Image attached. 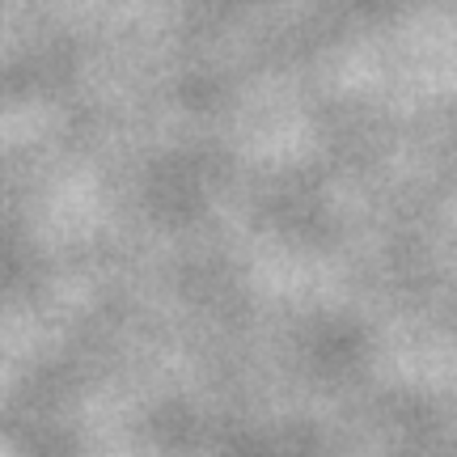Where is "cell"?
<instances>
[]
</instances>
